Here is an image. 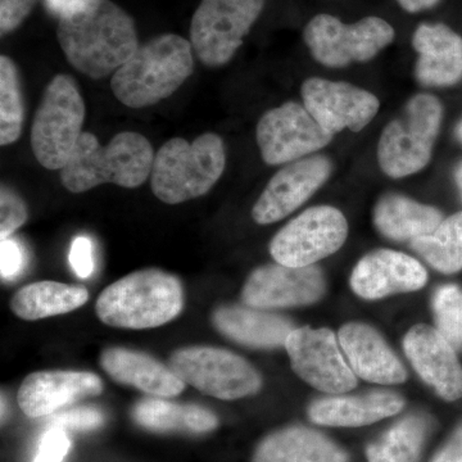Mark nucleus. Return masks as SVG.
<instances>
[{
  "mask_svg": "<svg viewBox=\"0 0 462 462\" xmlns=\"http://www.w3.org/2000/svg\"><path fill=\"white\" fill-rule=\"evenodd\" d=\"M36 0H0V32L2 35L16 30L32 11Z\"/></svg>",
  "mask_w": 462,
  "mask_h": 462,
  "instance_id": "c9c22d12",
  "label": "nucleus"
},
{
  "mask_svg": "<svg viewBox=\"0 0 462 462\" xmlns=\"http://www.w3.org/2000/svg\"><path fill=\"white\" fill-rule=\"evenodd\" d=\"M264 0H202L190 26V42L203 65H226L263 12Z\"/></svg>",
  "mask_w": 462,
  "mask_h": 462,
  "instance_id": "9d476101",
  "label": "nucleus"
},
{
  "mask_svg": "<svg viewBox=\"0 0 462 462\" xmlns=\"http://www.w3.org/2000/svg\"><path fill=\"white\" fill-rule=\"evenodd\" d=\"M325 293V281L319 267H291L276 263L258 267L243 287L245 306L273 310L307 306Z\"/></svg>",
  "mask_w": 462,
  "mask_h": 462,
  "instance_id": "2eb2a0df",
  "label": "nucleus"
},
{
  "mask_svg": "<svg viewBox=\"0 0 462 462\" xmlns=\"http://www.w3.org/2000/svg\"><path fill=\"white\" fill-rule=\"evenodd\" d=\"M419 54L416 80L422 87H451L462 76V38L443 23H421L412 36Z\"/></svg>",
  "mask_w": 462,
  "mask_h": 462,
  "instance_id": "412c9836",
  "label": "nucleus"
},
{
  "mask_svg": "<svg viewBox=\"0 0 462 462\" xmlns=\"http://www.w3.org/2000/svg\"><path fill=\"white\" fill-rule=\"evenodd\" d=\"M404 354L415 372L443 400L462 398V366L456 349L439 331L428 325H416L403 339Z\"/></svg>",
  "mask_w": 462,
  "mask_h": 462,
  "instance_id": "f3484780",
  "label": "nucleus"
},
{
  "mask_svg": "<svg viewBox=\"0 0 462 462\" xmlns=\"http://www.w3.org/2000/svg\"><path fill=\"white\" fill-rule=\"evenodd\" d=\"M23 107L20 75L14 60L0 57V144L3 147L18 141L23 134Z\"/></svg>",
  "mask_w": 462,
  "mask_h": 462,
  "instance_id": "7c9ffc66",
  "label": "nucleus"
},
{
  "mask_svg": "<svg viewBox=\"0 0 462 462\" xmlns=\"http://www.w3.org/2000/svg\"><path fill=\"white\" fill-rule=\"evenodd\" d=\"M393 27L380 17H366L346 25L330 14H318L307 23L303 39L322 66L342 69L367 62L394 41Z\"/></svg>",
  "mask_w": 462,
  "mask_h": 462,
  "instance_id": "1a4fd4ad",
  "label": "nucleus"
},
{
  "mask_svg": "<svg viewBox=\"0 0 462 462\" xmlns=\"http://www.w3.org/2000/svg\"><path fill=\"white\" fill-rule=\"evenodd\" d=\"M427 433L428 422L422 416H407L367 447V461L418 462Z\"/></svg>",
  "mask_w": 462,
  "mask_h": 462,
  "instance_id": "c85d7f7f",
  "label": "nucleus"
},
{
  "mask_svg": "<svg viewBox=\"0 0 462 462\" xmlns=\"http://www.w3.org/2000/svg\"><path fill=\"white\" fill-rule=\"evenodd\" d=\"M428 273L418 260L392 249H378L361 258L351 275V287L365 300L419 291Z\"/></svg>",
  "mask_w": 462,
  "mask_h": 462,
  "instance_id": "a211bd4d",
  "label": "nucleus"
},
{
  "mask_svg": "<svg viewBox=\"0 0 462 462\" xmlns=\"http://www.w3.org/2000/svg\"><path fill=\"white\" fill-rule=\"evenodd\" d=\"M48 11L60 17L75 0H44Z\"/></svg>",
  "mask_w": 462,
  "mask_h": 462,
  "instance_id": "a19ab883",
  "label": "nucleus"
},
{
  "mask_svg": "<svg viewBox=\"0 0 462 462\" xmlns=\"http://www.w3.org/2000/svg\"><path fill=\"white\" fill-rule=\"evenodd\" d=\"M300 94L307 111L331 135L345 129L361 132L380 108L379 99L370 91L342 81L307 79Z\"/></svg>",
  "mask_w": 462,
  "mask_h": 462,
  "instance_id": "4468645a",
  "label": "nucleus"
},
{
  "mask_svg": "<svg viewBox=\"0 0 462 462\" xmlns=\"http://www.w3.org/2000/svg\"><path fill=\"white\" fill-rule=\"evenodd\" d=\"M89 300V291L81 285L38 282L16 291L11 310L23 320L36 321L51 316L69 314Z\"/></svg>",
  "mask_w": 462,
  "mask_h": 462,
  "instance_id": "cd10ccee",
  "label": "nucleus"
},
{
  "mask_svg": "<svg viewBox=\"0 0 462 462\" xmlns=\"http://www.w3.org/2000/svg\"><path fill=\"white\" fill-rule=\"evenodd\" d=\"M455 180L456 184H457L458 190H460L462 197V162L457 166L455 172Z\"/></svg>",
  "mask_w": 462,
  "mask_h": 462,
  "instance_id": "79ce46f5",
  "label": "nucleus"
},
{
  "mask_svg": "<svg viewBox=\"0 0 462 462\" xmlns=\"http://www.w3.org/2000/svg\"><path fill=\"white\" fill-rule=\"evenodd\" d=\"M211 321L226 338L254 348L285 346L289 334L294 330L287 318L249 306L218 307Z\"/></svg>",
  "mask_w": 462,
  "mask_h": 462,
  "instance_id": "5701e85b",
  "label": "nucleus"
},
{
  "mask_svg": "<svg viewBox=\"0 0 462 462\" xmlns=\"http://www.w3.org/2000/svg\"><path fill=\"white\" fill-rule=\"evenodd\" d=\"M431 462H462V424L457 428Z\"/></svg>",
  "mask_w": 462,
  "mask_h": 462,
  "instance_id": "58836bf2",
  "label": "nucleus"
},
{
  "mask_svg": "<svg viewBox=\"0 0 462 462\" xmlns=\"http://www.w3.org/2000/svg\"><path fill=\"white\" fill-rule=\"evenodd\" d=\"M2 278L12 279L23 272L25 266V252L23 248L14 239H3L2 247Z\"/></svg>",
  "mask_w": 462,
  "mask_h": 462,
  "instance_id": "4c0bfd02",
  "label": "nucleus"
},
{
  "mask_svg": "<svg viewBox=\"0 0 462 462\" xmlns=\"http://www.w3.org/2000/svg\"><path fill=\"white\" fill-rule=\"evenodd\" d=\"M252 462H348V456L319 431L289 427L264 437Z\"/></svg>",
  "mask_w": 462,
  "mask_h": 462,
  "instance_id": "393cba45",
  "label": "nucleus"
},
{
  "mask_svg": "<svg viewBox=\"0 0 462 462\" xmlns=\"http://www.w3.org/2000/svg\"><path fill=\"white\" fill-rule=\"evenodd\" d=\"M456 136H457L458 141L462 143V120L460 124L457 125V127H456Z\"/></svg>",
  "mask_w": 462,
  "mask_h": 462,
  "instance_id": "37998d69",
  "label": "nucleus"
},
{
  "mask_svg": "<svg viewBox=\"0 0 462 462\" xmlns=\"http://www.w3.org/2000/svg\"><path fill=\"white\" fill-rule=\"evenodd\" d=\"M27 221L25 202L20 196L3 185L0 191V238L7 239Z\"/></svg>",
  "mask_w": 462,
  "mask_h": 462,
  "instance_id": "473e14b6",
  "label": "nucleus"
},
{
  "mask_svg": "<svg viewBox=\"0 0 462 462\" xmlns=\"http://www.w3.org/2000/svg\"><path fill=\"white\" fill-rule=\"evenodd\" d=\"M191 50L189 42L173 33L145 42L115 72L111 89L116 98L130 108L169 98L193 72Z\"/></svg>",
  "mask_w": 462,
  "mask_h": 462,
  "instance_id": "20e7f679",
  "label": "nucleus"
},
{
  "mask_svg": "<svg viewBox=\"0 0 462 462\" xmlns=\"http://www.w3.org/2000/svg\"><path fill=\"white\" fill-rule=\"evenodd\" d=\"M346 236L348 224L338 208L311 207L273 236L270 254L276 263L284 266H312L339 251Z\"/></svg>",
  "mask_w": 462,
  "mask_h": 462,
  "instance_id": "9b49d317",
  "label": "nucleus"
},
{
  "mask_svg": "<svg viewBox=\"0 0 462 462\" xmlns=\"http://www.w3.org/2000/svg\"><path fill=\"white\" fill-rule=\"evenodd\" d=\"M291 369L311 387L339 394L357 385L355 373L340 351L333 331L298 328L285 342Z\"/></svg>",
  "mask_w": 462,
  "mask_h": 462,
  "instance_id": "ddd939ff",
  "label": "nucleus"
},
{
  "mask_svg": "<svg viewBox=\"0 0 462 462\" xmlns=\"http://www.w3.org/2000/svg\"><path fill=\"white\" fill-rule=\"evenodd\" d=\"M99 364L118 384L130 385L152 397H176L187 385L170 366L151 355L124 346L106 348Z\"/></svg>",
  "mask_w": 462,
  "mask_h": 462,
  "instance_id": "4be33fe9",
  "label": "nucleus"
},
{
  "mask_svg": "<svg viewBox=\"0 0 462 462\" xmlns=\"http://www.w3.org/2000/svg\"><path fill=\"white\" fill-rule=\"evenodd\" d=\"M105 424V415L93 407H79L60 413H53L48 428H62L65 430L88 431L98 430Z\"/></svg>",
  "mask_w": 462,
  "mask_h": 462,
  "instance_id": "72a5a7b5",
  "label": "nucleus"
},
{
  "mask_svg": "<svg viewBox=\"0 0 462 462\" xmlns=\"http://www.w3.org/2000/svg\"><path fill=\"white\" fill-rule=\"evenodd\" d=\"M437 330L456 351L462 349V289L448 284L438 288L433 296Z\"/></svg>",
  "mask_w": 462,
  "mask_h": 462,
  "instance_id": "2f4dec72",
  "label": "nucleus"
},
{
  "mask_svg": "<svg viewBox=\"0 0 462 462\" xmlns=\"http://www.w3.org/2000/svg\"><path fill=\"white\" fill-rule=\"evenodd\" d=\"M256 136L261 157L270 166L302 160L327 147L333 139L305 106L297 102L266 112L257 125Z\"/></svg>",
  "mask_w": 462,
  "mask_h": 462,
  "instance_id": "f8f14e48",
  "label": "nucleus"
},
{
  "mask_svg": "<svg viewBox=\"0 0 462 462\" xmlns=\"http://www.w3.org/2000/svg\"><path fill=\"white\" fill-rule=\"evenodd\" d=\"M404 401L398 394L373 392L363 396H334L311 403L309 416L322 427L360 428L397 415Z\"/></svg>",
  "mask_w": 462,
  "mask_h": 462,
  "instance_id": "b1692460",
  "label": "nucleus"
},
{
  "mask_svg": "<svg viewBox=\"0 0 462 462\" xmlns=\"http://www.w3.org/2000/svg\"><path fill=\"white\" fill-rule=\"evenodd\" d=\"M58 42L81 74L103 79L138 51L135 25L109 0H75L60 16Z\"/></svg>",
  "mask_w": 462,
  "mask_h": 462,
  "instance_id": "f257e3e1",
  "label": "nucleus"
},
{
  "mask_svg": "<svg viewBox=\"0 0 462 462\" xmlns=\"http://www.w3.org/2000/svg\"><path fill=\"white\" fill-rule=\"evenodd\" d=\"M397 2L409 14H419V12L436 7L440 0H397Z\"/></svg>",
  "mask_w": 462,
  "mask_h": 462,
  "instance_id": "ea45409f",
  "label": "nucleus"
},
{
  "mask_svg": "<svg viewBox=\"0 0 462 462\" xmlns=\"http://www.w3.org/2000/svg\"><path fill=\"white\" fill-rule=\"evenodd\" d=\"M184 289L172 273L145 269L108 285L97 300L103 324L120 329H153L181 314Z\"/></svg>",
  "mask_w": 462,
  "mask_h": 462,
  "instance_id": "7ed1b4c3",
  "label": "nucleus"
},
{
  "mask_svg": "<svg viewBox=\"0 0 462 462\" xmlns=\"http://www.w3.org/2000/svg\"><path fill=\"white\" fill-rule=\"evenodd\" d=\"M136 424L157 433L205 434L215 430L217 416L199 404L170 402L165 398H143L133 407Z\"/></svg>",
  "mask_w": 462,
  "mask_h": 462,
  "instance_id": "a878e982",
  "label": "nucleus"
},
{
  "mask_svg": "<svg viewBox=\"0 0 462 462\" xmlns=\"http://www.w3.org/2000/svg\"><path fill=\"white\" fill-rule=\"evenodd\" d=\"M153 148L142 134H117L103 147L91 133H83L60 170V181L71 193H83L112 182L123 188H138L152 173Z\"/></svg>",
  "mask_w": 462,
  "mask_h": 462,
  "instance_id": "f03ea898",
  "label": "nucleus"
},
{
  "mask_svg": "<svg viewBox=\"0 0 462 462\" xmlns=\"http://www.w3.org/2000/svg\"><path fill=\"white\" fill-rule=\"evenodd\" d=\"M71 448V440L62 428H48L42 434L32 462H63Z\"/></svg>",
  "mask_w": 462,
  "mask_h": 462,
  "instance_id": "f704fd0d",
  "label": "nucleus"
},
{
  "mask_svg": "<svg viewBox=\"0 0 462 462\" xmlns=\"http://www.w3.org/2000/svg\"><path fill=\"white\" fill-rule=\"evenodd\" d=\"M442 118L439 99L431 94L413 96L380 135L378 161L383 172L402 179L421 171L430 163Z\"/></svg>",
  "mask_w": 462,
  "mask_h": 462,
  "instance_id": "423d86ee",
  "label": "nucleus"
},
{
  "mask_svg": "<svg viewBox=\"0 0 462 462\" xmlns=\"http://www.w3.org/2000/svg\"><path fill=\"white\" fill-rule=\"evenodd\" d=\"M85 103L74 79L57 75L48 85L33 118L32 147L48 170H62L80 138Z\"/></svg>",
  "mask_w": 462,
  "mask_h": 462,
  "instance_id": "0eeeda50",
  "label": "nucleus"
},
{
  "mask_svg": "<svg viewBox=\"0 0 462 462\" xmlns=\"http://www.w3.org/2000/svg\"><path fill=\"white\" fill-rule=\"evenodd\" d=\"M69 263L81 279H88L94 272L93 245L87 236H79L74 240L69 251Z\"/></svg>",
  "mask_w": 462,
  "mask_h": 462,
  "instance_id": "e433bc0d",
  "label": "nucleus"
},
{
  "mask_svg": "<svg viewBox=\"0 0 462 462\" xmlns=\"http://www.w3.org/2000/svg\"><path fill=\"white\" fill-rule=\"evenodd\" d=\"M226 153L223 139L206 133L193 142L175 138L154 156L151 187L167 205H179L205 196L223 175Z\"/></svg>",
  "mask_w": 462,
  "mask_h": 462,
  "instance_id": "39448f33",
  "label": "nucleus"
},
{
  "mask_svg": "<svg viewBox=\"0 0 462 462\" xmlns=\"http://www.w3.org/2000/svg\"><path fill=\"white\" fill-rule=\"evenodd\" d=\"M103 393V382L88 372H38L23 380L17 393L20 409L29 418L53 415L84 397Z\"/></svg>",
  "mask_w": 462,
  "mask_h": 462,
  "instance_id": "6ab92c4d",
  "label": "nucleus"
},
{
  "mask_svg": "<svg viewBox=\"0 0 462 462\" xmlns=\"http://www.w3.org/2000/svg\"><path fill=\"white\" fill-rule=\"evenodd\" d=\"M413 251L443 273L462 270V212L443 220L430 236L411 240Z\"/></svg>",
  "mask_w": 462,
  "mask_h": 462,
  "instance_id": "c756f323",
  "label": "nucleus"
},
{
  "mask_svg": "<svg viewBox=\"0 0 462 462\" xmlns=\"http://www.w3.org/2000/svg\"><path fill=\"white\" fill-rule=\"evenodd\" d=\"M333 163L325 156L302 158L287 163L273 176L256 205L252 217L260 225L278 223L300 208L328 181Z\"/></svg>",
  "mask_w": 462,
  "mask_h": 462,
  "instance_id": "dca6fc26",
  "label": "nucleus"
},
{
  "mask_svg": "<svg viewBox=\"0 0 462 462\" xmlns=\"http://www.w3.org/2000/svg\"><path fill=\"white\" fill-rule=\"evenodd\" d=\"M340 348L356 375L376 384H401L406 370L382 336L369 325L349 322L339 330Z\"/></svg>",
  "mask_w": 462,
  "mask_h": 462,
  "instance_id": "aec40b11",
  "label": "nucleus"
},
{
  "mask_svg": "<svg viewBox=\"0 0 462 462\" xmlns=\"http://www.w3.org/2000/svg\"><path fill=\"white\" fill-rule=\"evenodd\" d=\"M443 221V215L434 207L421 205L400 194L380 199L374 209V224L385 236L398 242L430 236Z\"/></svg>",
  "mask_w": 462,
  "mask_h": 462,
  "instance_id": "bb28decb",
  "label": "nucleus"
},
{
  "mask_svg": "<svg viewBox=\"0 0 462 462\" xmlns=\"http://www.w3.org/2000/svg\"><path fill=\"white\" fill-rule=\"evenodd\" d=\"M170 369L200 393L233 401L256 394L263 387L257 370L240 356L208 346L176 349L169 360Z\"/></svg>",
  "mask_w": 462,
  "mask_h": 462,
  "instance_id": "6e6552de",
  "label": "nucleus"
}]
</instances>
